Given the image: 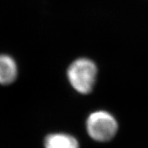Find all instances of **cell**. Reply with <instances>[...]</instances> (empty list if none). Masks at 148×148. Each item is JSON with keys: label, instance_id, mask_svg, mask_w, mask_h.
Segmentation results:
<instances>
[{"label": "cell", "instance_id": "cell-1", "mask_svg": "<svg viewBox=\"0 0 148 148\" xmlns=\"http://www.w3.org/2000/svg\"><path fill=\"white\" fill-rule=\"evenodd\" d=\"M97 66L87 58H79L70 66L67 76L71 86L79 93L88 94L93 88L97 76Z\"/></svg>", "mask_w": 148, "mask_h": 148}, {"label": "cell", "instance_id": "cell-2", "mask_svg": "<svg viewBox=\"0 0 148 148\" xmlns=\"http://www.w3.org/2000/svg\"><path fill=\"white\" fill-rule=\"evenodd\" d=\"M86 125L90 137L100 142L110 140L118 129L115 118L110 113L102 110L92 113L88 116Z\"/></svg>", "mask_w": 148, "mask_h": 148}, {"label": "cell", "instance_id": "cell-3", "mask_svg": "<svg viewBox=\"0 0 148 148\" xmlns=\"http://www.w3.org/2000/svg\"><path fill=\"white\" fill-rule=\"evenodd\" d=\"M18 69L15 61L12 57L0 55V84L8 85L15 80Z\"/></svg>", "mask_w": 148, "mask_h": 148}, {"label": "cell", "instance_id": "cell-4", "mask_svg": "<svg viewBox=\"0 0 148 148\" xmlns=\"http://www.w3.org/2000/svg\"><path fill=\"white\" fill-rule=\"evenodd\" d=\"M45 148H79V143L70 134L56 133L49 134L45 140Z\"/></svg>", "mask_w": 148, "mask_h": 148}]
</instances>
